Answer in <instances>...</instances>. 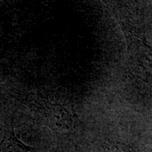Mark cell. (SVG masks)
<instances>
[{
	"label": "cell",
	"instance_id": "6da1fadb",
	"mask_svg": "<svg viewBox=\"0 0 152 152\" xmlns=\"http://www.w3.org/2000/svg\"><path fill=\"white\" fill-rule=\"evenodd\" d=\"M45 117L48 126L56 134H68L73 129V121L71 112L60 104H48L45 110Z\"/></svg>",
	"mask_w": 152,
	"mask_h": 152
},
{
	"label": "cell",
	"instance_id": "7a4b0ae2",
	"mask_svg": "<svg viewBox=\"0 0 152 152\" xmlns=\"http://www.w3.org/2000/svg\"><path fill=\"white\" fill-rule=\"evenodd\" d=\"M33 149L17 138L12 124L0 142V152H32Z\"/></svg>",
	"mask_w": 152,
	"mask_h": 152
}]
</instances>
